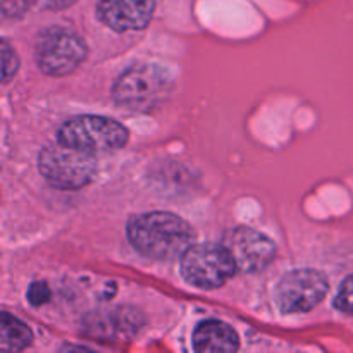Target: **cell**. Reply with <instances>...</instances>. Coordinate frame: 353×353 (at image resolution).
Returning a JSON list of instances; mask_svg holds the SVG:
<instances>
[{
    "instance_id": "cell-13",
    "label": "cell",
    "mask_w": 353,
    "mask_h": 353,
    "mask_svg": "<svg viewBox=\"0 0 353 353\" xmlns=\"http://www.w3.org/2000/svg\"><path fill=\"white\" fill-rule=\"evenodd\" d=\"M334 305L341 312L352 314L353 316V276L343 281V285H341L340 292L336 295V300H334Z\"/></svg>"
},
{
    "instance_id": "cell-16",
    "label": "cell",
    "mask_w": 353,
    "mask_h": 353,
    "mask_svg": "<svg viewBox=\"0 0 353 353\" xmlns=\"http://www.w3.org/2000/svg\"><path fill=\"white\" fill-rule=\"evenodd\" d=\"M50 299V290H48V286L45 285V283H33L30 288V292H28V300H30L33 305H41V303H45L47 300Z\"/></svg>"
},
{
    "instance_id": "cell-15",
    "label": "cell",
    "mask_w": 353,
    "mask_h": 353,
    "mask_svg": "<svg viewBox=\"0 0 353 353\" xmlns=\"http://www.w3.org/2000/svg\"><path fill=\"white\" fill-rule=\"evenodd\" d=\"M2 62H3V69H2V76H3V81H9L12 78V74H16L17 71V57L14 54L12 48L9 47L7 41L2 43Z\"/></svg>"
},
{
    "instance_id": "cell-5",
    "label": "cell",
    "mask_w": 353,
    "mask_h": 353,
    "mask_svg": "<svg viewBox=\"0 0 353 353\" xmlns=\"http://www.w3.org/2000/svg\"><path fill=\"white\" fill-rule=\"evenodd\" d=\"M59 143L85 152H109L128 143V130L117 121L100 116H81L59 130Z\"/></svg>"
},
{
    "instance_id": "cell-17",
    "label": "cell",
    "mask_w": 353,
    "mask_h": 353,
    "mask_svg": "<svg viewBox=\"0 0 353 353\" xmlns=\"http://www.w3.org/2000/svg\"><path fill=\"white\" fill-rule=\"evenodd\" d=\"M74 2L76 0H41V3L48 9H65V7L72 6Z\"/></svg>"
},
{
    "instance_id": "cell-6",
    "label": "cell",
    "mask_w": 353,
    "mask_h": 353,
    "mask_svg": "<svg viewBox=\"0 0 353 353\" xmlns=\"http://www.w3.org/2000/svg\"><path fill=\"white\" fill-rule=\"evenodd\" d=\"M34 55L38 68L45 74L65 76L85 61L86 43L68 28H50L38 38Z\"/></svg>"
},
{
    "instance_id": "cell-8",
    "label": "cell",
    "mask_w": 353,
    "mask_h": 353,
    "mask_svg": "<svg viewBox=\"0 0 353 353\" xmlns=\"http://www.w3.org/2000/svg\"><path fill=\"white\" fill-rule=\"evenodd\" d=\"M223 245L233 257L238 271L259 272L274 259L276 247L265 234L250 228H234L224 234Z\"/></svg>"
},
{
    "instance_id": "cell-4",
    "label": "cell",
    "mask_w": 353,
    "mask_h": 353,
    "mask_svg": "<svg viewBox=\"0 0 353 353\" xmlns=\"http://www.w3.org/2000/svg\"><path fill=\"white\" fill-rule=\"evenodd\" d=\"M236 271V264L223 243L192 245L181 255L183 278L196 288H221L233 278Z\"/></svg>"
},
{
    "instance_id": "cell-7",
    "label": "cell",
    "mask_w": 353,
    "mask_h": 353,
    "mask_svg": "<svg viewBox=\"0 0 353 353\" xmlns=\"http://www.w3.org/2000/svg\"><path fill=\"white\" fill-rule=\"evenodd\" d=\"M327 293V279L314 269H296L283 276L276 290V302L285 314L312 310Z\"/></svg>"
},
{
    "instance_id": "cell-10",
    "label": "cell",
    "mask_w": 353,
    "mask_h": 353,
    "mask_svg": "<svg viewBox=\"0 0 353 353\" xmlns=\"http://www.w3.org/2000/svg\"><path fill=\"white\" fill-rule=\"evenodd\" d=\"M193 347L200 353H221L238 350V336L221 321H205L193 334Z\"/></svg>"
},
{
    "instance_id": "cell-2",
    "label": "cell",
    "mask_w": 353,
    "mask_h": 353,
    "mask_svg": "<svg viewBox=\"0 0 353 353\" xmlns=\"http://www.w3.org/2000/svg\"><path fill=\"white\" fill-rule=\"evenodd\" d=\"M172 90V78L157 64H134L116 79L114 100L121 107L148 112L165 102Z\"/></svg>"
},
{
    "instance_id": "cell-3",
    "label": "cell",
    "mask_w": 353,
    "mask_h": 353,
    "mask_svg": "<svg viewBox=\"0 0 353 353\" xmlns=\"http://www.w3.org/2000/svg\"><path fill=\"white\" fill-rule=\"evenodd\" d=\"M38 169L48 185L59 190H79L93 181L97 162L92 152L59 143L40 152Z\"/></svg>"
},
{
    "instance_id": "cell-11",
    "label": "cell",
    "mask_w": 353,
    "mask_h": 353,
    "mask_svg": "<svg viewBox=\"0 0 353 353\" xmlns=\"http://www.w3.org/2000/svg\"><path fill=\"white\" fill-rule=\"evenodd\" d=\"M33 334L30 327L16 317L2 312L0 316V348L6 352H19L30 347Z\"/></svg>"
},
{
    "instance_id": "cell-1",
    "label": "cell",
    "mask_w": 353,
    "mask_h": 353,
    "mask_svg": "<svg viewBox=\"0 0 353 353\" xmlns=\"http://www.w3.org/2000/svg\"><path fill=\"white\" fill-rule=\"evenodd\" d=\"M128 238L141 255L165 261L183 255L192 247L193 230L174 214L150 212L130 221Z\"/></svg>"
},
{
    "instance_id": "cell-9",
    "label": "cell",
    "mask_w": 353,
    "mask_h": 353,
    "mask_svg": "<svg viewBox=\"0 0 353 353\" xmlns=\"http://www.w3.org/2000/svg\"><path fill=\"white\" fill-rule=\"evenodd\" d=\"M155 0H100V21L114 31H137L148 26L154 16Z\"/></svg>"
},
{
    "instance_id": "cell-14",
    "label": "cell",
    "mask_w": 353,
    "mask_h": 353,
    "mask_svg": "<svg viewBox=\"0 0 353 353\" xmlns=\"http://www.w3.org/2000/svg\"><path fill=\"white\" fill-rule=\"evenodd\" d=\"M37 0H2V14L6 17H21Z\"/></svg>"
},
{
    "instance_id": "cell-12",
    "label": "cell",
    "mask_w": 353,
    "mask_h": 353,
    "mask_svg": "<svg viewBox=\"0 0 353 353\" xmlns=\"http://www.w3.org/2000/svg\"><path fill=\"white\" fill-rule=\"evenodd\" d=\"M88 327L97 336H116L126 334V330H137L138 323L134 321L133 314L123 310H109V314L93 316V323H88Z\"/></svg>"
}]
</instances>
